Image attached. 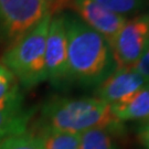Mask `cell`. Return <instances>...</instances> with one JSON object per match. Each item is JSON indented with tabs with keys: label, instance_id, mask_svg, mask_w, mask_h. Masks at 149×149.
<instances>
[{
	"label": "cell",
	"instance_id": "6da1fadb",
	"mask_svg": "<svg viewBox=\"0 0 149 149\" xmlns=\"http://www.w3.org/2000/svg\"><path fill=\"white\" fill-rule=\"evenodd\" d=\"M68 37V81L98 86L116 70L109 43L76 15L63 13Z\"/></svg>",
	"mask_w": 149,
	"mask_h": 149
},
{
	"label": "cell",
	"instance_id": "7a4b0ae2",
	"mask_svg": "<svg viewBox=\"0 0 149 149\" xmlns=\"http://www.w3.org/2000/svg\"><path fill=\"white\" fill-rule=\"evenodd\" d=\"M41 129L81 134L92 128H104L119 134L123 122L113 115L111 105L97 97L52 98L42 107Z\"/></svg>",
	"mask_w": 149,
	"mask_h": 149
},
{
	"label": "cell",
	"instance_id": "3957f363",
	"mask_svg": "<svg viewBox=\"0 0 149 149\" xmlns=\"http://www.w3.org/2000/svg\"><path fill=\"white\" fill-rule=\"evenodd\" d=\"M51 13L8 47L1 63L26 88L47 81L45 43Z\"/></svg>",
	"mask_w": 149,
	"mask_h": 149
},
{
	"label": "cell",
	"instance_id": "277c9868",
	"mask_svg": "<svg viewBox=\"0 0 149 149\" xmlns=\"http://www.w3.org/2000/svg\"><path fill=\"white\" fill-rule=\"evenodd\" d=\"M54 6L55 0H0V43H15L45 16L53 15Z\"/></svg>",
	"mask_w": 149,
	"mask_h": 149
},
{
	"label": "cell",
	"instance_id": "5b68a950",
	"mask_svg": "<svg viewBox=\"0 0 149 149\" xmlns=\"http://www.w3.org/2000/svg\"><path fill=\"white\" fill-rule=\"evenodd\" d=\"M149 45V12L128 19L113 41L116 69L132 68Z\"/></svg>",
	"mask_w": 149,
	"mask_h": 149
},
{
	"label": "cell",
	"instance_id": "8992f818",
	"mask_svg": "<svg viewBox=\"0 0 149 149\" xmlns=\"http://www.w3.org/2000/svg\"><path fill=\"white\" fill-rule=\"evenodd\" d=\"M47 80L54 84L68 81V37L63 13L51 16L45 43Z\"/></svg>",
	"mask_w": 149,
	"mask_h": 149
},
{
	"label": "cell",
	"instance_id": "52a82bcc",
	"mask_svg": "<svg viewBox=\"0 0 149 149\" xmlns=\"http://www.w3.org/2000/svg\"><path fill=\"white\" fill-rule=\"evenodd\" d=\"M66 3L72 7L82 21L105 38L109 45L128 20L104 8L95 0H69Z\"/></svg>",
	"mask_w": 149,
	"mask_h": 149
},
{
	"label": "cell",
	"instance_id": "ba28073f",
	"mask_svg": "<svg viewBox=\"0 0 149 149\" xmlns=\"http://www.w3.org/2000/svg\"><path fill=\"white\" fill-rule=\"evenodd\" d=\"M149 83L133 68L116 69L105 81L97 86V98L109 105L124 101L143 86Z\"/></svg>",
	"mask_w": 149,
	"mask_h": 149
},
{
	"label": "cell",
	"instance_id": "9c48e42d",
	"mask_svg": "<svg viewBox=\"0 0 149 149\" xmlns=\"http://www.w3.org/2000/svg\"><path fill=\"white\" fill-rule=\"evenodd\" d=\"M33 109L23 106V95L16 96L0 104V141L27 132Z\"/></svg>",
	"mask_w": 149,
	"mask_h": 149
},
{
	"label": "cell",
	"instance_id": "30bf717a",
	"mask_svg": "<svg viewBox=\"0 0 149 149\" xmlns=\"http://www.w3.org/2000/svg\"><path fill=\"white\" fill-rule=\"evenodd\" d=\"M111 109L113 115L120 122L147 119L149 117V83L124 101L111 105Z\"/></svg>",
	"mask_w": 149,
	"mask_h": 149
},
{
	"label": "cell",
	"instance_id": "8fae6325",
	"mask_svg": "<svg viewBox=\"0 0 149 149\" xmlns=\"http://www.w3.org/2000/svg\"><path fill=\"white\" fill-rule=\"evenodd\" d=\"M39 135L43 149H80V134L41 129Z\"/></svg>",
	"mask_w": 149,
	"mask_h": 149
},
{
	"label": "cell",
	"instance_id": "7c38bea8",
	"mask_svg": "<svg viewBox=\"0 0 149 149\" xmlns=\"http://www.w3.org/2000/svg\"><path fill=\"white\" fill-rule=\"evenodd\" d=\"M95 1L109 11L125 18L127 17L134 18L139 15L149 12V0H95Z\"/></svg>",
	"mask_w": 149,
	"mask_h": 149
},
{
	"label": "cell",
	"instance_id": "4fadbf2b",
	"mask_svg": "<svg viewBox=\"0 0 149 149\" xmlns=\"http://www.w3.org/2000/svg\"><path fill=\"white\" fill-rule=\"evenodd\" d=\"M114 134L104 128H92L80 134V149H117Z\"/></svg>",
	"mask_w": 149,
	"mask_h": 149
},
{
	"label": "cell",
	"instance_id": "5bb4252c",
	"mask_svg": "<svg viewBox=\"0 0 149 149\" xmlns=\"http://www.w3.org/2000/svg\"><path fill=\"white\" fill-rule=\"evenodd\" d=\"M0 149H43V145L39 134L24 132L1 140Z\"/></svg>",
	"mask_w": 149,
	"mask_h": 149
},
{
	"label": "cell",
	"instance_id": "9a60e30c",
	"mask_svg": "<svg viewBox=\"0 0 149 149\" xmlns=\"http://www.w3.org/2000/svg\"><path fill=\"white\" fill-rule=\"evenodd\" d=\"M22 94L17 79L0 62V104Z\"/></svg>",
	"mask_w": 149,
	"mask_h": 149
},
{
	"label": "cell",
	"instance_id": "2e32d148",
	"mask_svg": "<svg viewBox=\"0 0 149 149\" xmlns=\"http://www.w3.org/2000/svg\"><path fill=\"white\" fill-rule=\"evenodd\" d=\"M136 72L143 75L146 80L149 81V45L146 49L144 54L139 58V60L132 66Z\"/></svg>",
	"mask_w": 149,
	"mask_h": 149
},
{
	"label": "cell",
	"instance_id": "e0dca14e",
	"mask_svg": "<svg viewBox=\"0 0 149 149\" xmlns=\"http://www.w3.org/2000/svg\"><path fill=\"white\" fill-rule=\"evenodd\" d=\"M139 139L141 144L147 149H149V127H143L139 132Z\"/></svg>",
	"mask_w": 149,
	"mask_h": 149
},
{
	"label": "cell",
	"instance_id": "ac0fdd59",
	"mask_svg": "<svg viewBox=\"0 0 149 149\" xmlns=\"http://www.w3.org/2000/svg\"><path fill=\"white\" fill-rule=\"evenodd\" d=\"M66 2H68V0H56V1H55V8H54V12H56L60 8H62V6H64Z\"/></svg>",
	"mask_w": 149,
	"mask_h": 149
},
{
	"label": "cell",
	"instance_id": "d6986e66",
	"mask_svg": "<svg viewBox=\"0 0 149 149\" xmlns=\"http://www.w3.org/2000/svg\"><path fill=\"white\" fill-rule=\"evenodd\" d=\"M145 127H149V117L147 118V120H146V125H145Z\"/></svg>",
	"mask_w": 149,
	"mask_h": 149
}]
</instances>
